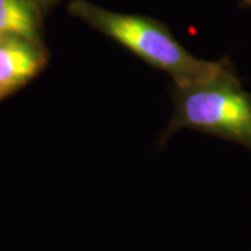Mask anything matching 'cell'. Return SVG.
<instances>
[{
    "mask_svg": "<svg viewBox=\"0 0 251 251\" xmlns=\"http://www.w3.org/2000/svg\"><path fill=\"white\" fill-rule=\"evenodd\" d=\"M169 131L191 128L239 143L251 151V94L236 74L188 87H175Z\"/></svg>",
    "mask_w": 251,
    "mask_h": 251,
    "instance_id": "cell-2",
    "label": "cell"
},
{
    "mask_svg": "<svg viewBox=\"0 0 251 251\" xmlns=\"http://www.w3.org/2000/svg\"><path fill=\"white\" fill-rule=\"evenodd\" d=\"M34 3H36L38 6L39 4H48V3H54V1H57V0H32Z\"/></svg>",
    "mask_w": 251,
    "mask_h": 251,
    "instance_id": "cell-5",
    "label": "cell"
},
{
    "mask_svg": "<svg viewBox=\"0 0 251 251\" xmlns=\"http://www.w3.org/2000/svg\"><path fill=\"white\" fill-rule=\"evenodd\" d=\"M45 64V50L39 42L0 36V98L32 80Z\"/></svg>",
    "mask_w": 251,
    "mask_h": 251,
    "instance_id": "cell-3",
    "label": "cell"
},
{
    "mask_svg": "<svg viewBox=\"0 0 251 251\" xmlns=\"http://www.w3.org/2000/svg\"><path fill=\"white\" fill-rule=\"evenodd\" d=\"M39 11L32 0H0V36L39 42Z\"/></svg>",
    "mask_w": 251,
    "mask_h": 251,
    "instance_id": "cell-4",
    "label": "cell"
},
{
    "mask_svg": "<svg viewBox=\"0 0 251 251\" xmlns=\"http://www.w3.org/2000/svg\"><path fill=\"white\" fill-rule=\"evenodd\" d=\"M243 3H244L246 6H250L251 7V0H243Z\"/></svg>",
    "mask_w": 251,
    "mask_h": 251,
    "instance_id": "cell-6",
    "label": "cell"
},
{
    "mask_svg": "<svg viewBox=\"0 0 251 251\" xmlns=\"http://www.w3.org/2000/svg\"><path fill=\"white\" fill-rule=\"evenodd\" d=\"M69 11L73 17L119 42L144 62L169 74L175 87L196 85L233 73L227 63L193 56L172 35L169 28L153 18L112 11L88 0H73Z\"/></svg>",
    "mask_w": 251,
    "mask_h": 251,
    "instance_id": "cell-1",
    "label": "cell"
}]
</instances>
